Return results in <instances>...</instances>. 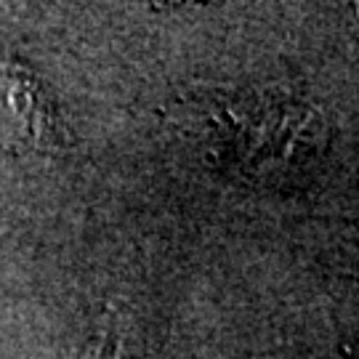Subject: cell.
Returning a JSON list of instances; mask_svg holds the SVG:
<instances>
[{
	"mask_svg": "<svg viewBox=\"0 0 359 359\" xmlns=\"http://www.w3.org/2000/svg\"><path fill=\"white\" fill-rule=\"evenodd\" d=\"M80 359H139V338L130 317L120 311H107Z\"/></svg>",
	"mask_w": 359,
	"mask_h": 359,
	"instance_id": "cell-1",
	"label": "cell"
}]
</instances>
